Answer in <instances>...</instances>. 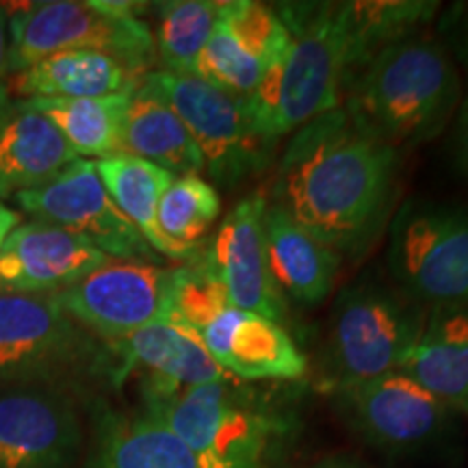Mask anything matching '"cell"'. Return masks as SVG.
Listing matches in <instances>:
<instances>
[{"mask_svg": "<svg viewBox=\"0 0 468 468\" xmlns=\"http://www.w3.org/2000/svg\"><path fill=\"white\" fill-rule=\"evenodd\" d=\"M399 150L373 137L343 107L292 133L280 156L271 204L338 254H356L393 210Z\"/></svg>", "mask_w": 468, "mask_h": 468, "instance_id": "obj_1", "label": "cell"}, {"mask_svg": "<svg viewBox=\"0 0 468 468\" xmlns=\"http://www.w3.org/2000/svg\"><path fill=\"white\" fill-rule=\"evenodd\" d=\"M460 102L458 66L441 39L423 31L378 52L351 79L343 109L360 128L399 150L441 134Z\"/></svg>", "mask_w": 468, "mask_h": 468, "instance_id": "obj_2", "label": "cell"}, {"mask_svg": "<svg viewBox=\"0 0 468 468\" xmlns=\"http://www.w3.org/2000/svg\"><path fill=\"white\" fill-rule=\"evenodd\" d=\"M276 11L292 35V48L248 96L256 128L271 144L343 107L347 87L336 5L292 3Z\"/></svg>", "mask_w": 468, "mask_h": 468, "instance_id": "obj_3", "label": "cell"}, {"mask_svg": "<svg viewBox=\"0 0 468 468\" xmlns=\"http://www.w3.org/2000/svg\"><path fill=\"white\" fill-rule=\"evenodd\" d=\"M169 321L200 336L232 379H297L306 373V356L289 332L278 321L232 306L224 286L200 261L178 267Z\"/></svg>", "mask_w": 468, "mask_h": 468, "instance_id": "obj_4", "label": "cell"}, {"mask_svg": "<svg viewBox=\"0 0 468 468\" xmlns=\"http://www.w3.org/2000/svg\"><path fill=\"white\" fill-rule=\"evenodd\" d=\"M427 308L376 278H362L336 297L327 332V360L336 386L399 371L417 345Z\"/></svg>", "mask_w": 468, "mask_h": 468, "instance_id": "obj_5", "label": "cell"}, {"mask_svg": "<svg viewBox=\"0 0 468 468\" xmlns=\"http://www.w3.org/2000/svg\"><path fill=\"white\" fill-rule=\"evenodd\" d=\"M9 16V76L66 50L115 57L139 76L156 61L152 28L142 17H117L93 0H39L5 5Z\"/></svg>", "mask_w": 468, "mask_h": 468, "instance_id": "obj_6", "label": "cell"}, {"mask_svg": "<svg viewBox=\"0 0 468 468\" xmlns=\"http://www.w3.org/2000/svg\"><path fill=\"white\" fill-rule=\"evenodd\" d=\"M142 85L163 98L183 120L204 156V169L219 186L232 189L267 167L271 144L256 128L248 96H237L197 79L152 69Z\"/></svg>", "mask_w": 468, "mask_h": 468, "instance_id": "obj_7", "label": "cell"}, {"mask_svg": "<svg viewBox=\"0 0 468 468\" xmlns=\"http://www.w3.org/2000/svg\"><path fill=\"white\" fill-rule=\"evenodd\" d=\"M109 365L107 345L98 343L46 295H0V388L57 386L79 368Z\"/></svg>", "mask_w": 468, "mask_h": 468, "instance_id": "obj_8", "label": "cell"}, {"mask_svg": "<svg viewBox=\"0 0 468 468\" xmlns=\"http://www.w3.org/2000/svg\"><path fill=\"white\" fill-rule=\"evenodd\" d=\"M388 267L427 310L468 303V207L410 200L390 221Z\"/></svg>", "mask_w": 468, "mask_h": 468, "instance_id": "obj_9", "label": "cell"}, {"mask_svg": "<svg viewBox=\"0 0 468 468\" xmlns=\"http://www.w3.org/2000/svg\"><path fill=\"white\" fill-rule=\"evenodd\" d=\"M145 410L186 444L200 468H261L267 444L278 430L276 420L232 379L145 401Z\"/></svg>", "mask_w": 468, "mask_h": 468, "instance_id": "obj_10", "label": "cell"}, {"mask_svg": "<svg viewBox=\"0 0 468 468\" xmlns=\"http://www.w3.org/2000/svg\"><path fill=\"white\" fill-rule=\"evenodd\" d=\"M178 269L161 262L109 261L69 289L57 292L61 308L104 345L172 319Z\"/></svg>", "mask_w": 468, "mask_h": 468, "instance_id": "obj_11", "label": "cell"}, {"mask_svg": "<svg viewBox=\"0 0 468 468\" xmlns=\"http://www.w3.org/2000/svg\"><path fill=\"white\" fill-rule=\"evenodd\" d=\"M16 202L35 221L79 234L109 259L161 262L142 232L111 200L93 161L76 159L50 183L16 196Z\"/></svg>", "mask_w": 468, "mask_h": 468, "instance_id": "obj_12", "label": "cell"}, {"mask_svg": "<svg viewBox=\"0 0 468 468\" xmlns=\"http://www.w3.org/2000/svg\"><path fill=\"white\" fill-rule=\"evenodd\" d=\"M292 35L276 9L256 0H226L193 74L237 96H250L289 57Z\"/></svg>", "mask_w": 468, "mask_h": 468, "instance_id": "obj_13", "label": "cell"}, {"mask_svg": "<svg viewBox=\"0 0 468 468\" xmlns=\"http://www.w3.org/2000/svg\"><path fill=\"white\" fill-rule=\"evenodd\" d=\"M349 423L378 447L410 452L438 441L452 410L403 371L336 386Z\"/></svg>", "mask_w": 468, "mask_h": 468, "instance_id": "obj_14", "label": "cell"}, {"mask_svg": "<svg viewBox=\"0 0 468 468\" xmlns=\"http://www.w3.org/2000/svg\"><path fill=\"white\" fill-rule=\"evenodd\" d=\"M79 449V419L61 388H0V468H69Z\"/></svg>", "mask_w": 468, "mask_h": 468, "instance_id": "obj_15", "label": "cell"}, {"mask_svg": "<svg viewBox=\"0 0 468 468\" xmlns=\"http://www.w3.org/2000/svg\"><path fill=\"white\" fill-rule=\"evenodd\" d=\"M265 208L267 200L259 191L234 204L221 221L208 251L200 259L224 286L232 306L259 313L280 324L286 308L282 292L269 271Z\"/></svg>", "mask_w": 468, "mask_h": 468, "instance_id": "obj_16", "label": "cell"}, {"mask_svg": "<svg viewBox=\"0 0 468 468\" xmlns=\"http://www.w3.org/2000/svg\"><path fill=\"white\" fill-rule=\"evenodd\" d=\"M109 261L113 259L79 234L27 221L0 248V295L61 292Z\"/></svg>", "mask_w": 468, "mask_h": 468, "instance_id": "obj_17", "label": "cell"}, {"mask_svg": "<svg viewBox=\"0 0 468 468\" xmlns=\"http://www.w3.org/2000/svg\"><path fill=\"white\" fill-rule=\"evenodd\" d=\"M107 349L115 360L111 367L113 378L122 379L131 371L145 373V401L167 399L191 386L232 379L213 360L200 336L174 321L152 324L124 341L107 345Z\"/></svg>", "mask_w": 468, "mask_h": 468, "instance_id": "obj_18", "label": "cell"}, {"mask_svg": "<svg viewBox=\"0 0 468 468\" xmlns=\"http://www.w3.org/2000/svg\"><path fill=\"white\" fill-rule=\"evenodd\" d=\"M399 371L468 417V303L427 310L423 332Z\"/></svg>", "mask_w": 468, "mask_h": 468, "instance_id": "obj_19", "label": "cell"}, {"mask_svg": "<svg viewBox=\"0 0 468 468\" xmlns=\"http://www.w3.org/2000/svg\"><path fill=\"white\" fill-rule=\"evenodd\" d=\"M76 159L44 115L20 101L0 109V197L44 186Z\"/></svg>", "mask_w": 468, "mask_h": 468, "instance_id": "obj_20", "label": "cell"}, {"mask_svg": "<svg viewBox=\"0 0 468 468\" xmlns=\"http://www.w3.org/2000/svg\"><path fill=\"white\" fill-rule=\"evenodd\" d=\"M265 243L269 271L282 295L303 306H317L330 295L341 254L271 202L265 208Z\"/></svg>", "mask_w": 468, "mask_h": 468, "instance_id": "obj_21", "label": "cell"}, {"mask_svg": "<svg viewBox=\"0 0 468 468\" xmlns=\"http://www.w3.org/2000/svg\"><path fill=\"white\" fill-rule=\"evenodd\" d=\"M144 76L96 50H66L37 61L7 79L9 96L22 101L102 98L134 91Z\"/></svg>", "mask_w": 468, "mask_h": 468, "instance_id": "obj_22", "label": "cell"}, {"mask_svg": "<svg viewBox=\"0 0 468 468\" xmlns=\"http://www.w3.org/2000/svg\"><path fill=\"white\" fill-rule=\"evenodd\" d=\"M93 163L111 200L161 259L191 262L200 256V248H183L169 241L159 226V202L176 178L174 174L133 154H115Z\"/></svg>", "mask_w": 468, "mask_h": 468, "instance_id": "obj_23", "label": "cell"}, {"mask_svg": "<svg viewBox=\"0 0 468 468\" xmlns=\"http://www.w3.org/2000/svg\"><path fill=\"white\" fill-rule=\"evenodd\" d=\"M441 11L434 0H362L336 3L338 22L345 39L347 85L378 52L412 35L423 33L425 25ZM347 90V87H345Z\"/></svg>", "mask_w": 468, "mask_h": 468, "instance_id": "obj_24", "label": "cell"}, {"mask_svg": "<svg viewBox=\"0 0 468 468\" xmlns=\"http://www.w3.org/2000/svg\"><path fill=\"white\" fill-rule=\"evenodd\" d=\"M124 154L154 163L174 176H200L204 156L174 109L139 85L124 120Z\"/></svg>", "mask_w": 468, "mask_h": 468, "instance_id": "obj_25", "label": "cell"}, {"mask_svg": "<svg viewBox=\"0 0 468 468\" xmlns=\"http://www.w3.org/2000/svg\"><path fill=\"white\" fill-rule=\"evenodd\" d=\"M96 468H200L154 412H107L98 423Z\"/></svg>", "mask_w": 468, "mask_h": 468, "instance_id": "obj_26", "label": "cell"}, {"mask_svg": "<svg viewBox=\"0 0 468 468\" xmlns=\"http://www.w3.org/2000/svg\"><path fill=\"white\" fill-rule=\"evenodd\" d=\"M134 91L102 98H37L20 102L44 115L79 159L102 161L124 154V120Z\"/></svg>", "mask_w": 468, "mask_h": 468, "instance_id": "obj_27", "label": "cell"}, {"mask_svg": "<svg viewBox=\"0 0 468 468\" xmlns=\"http://www.w3.org/2000/svg\"><path fill=\"white\" fill-rule=\"evenodd\" d=\"M156 11L154 50L163 72L193 74L219 16L218 0H169Z\"/></svg>", "mask_w": 468, "mask_h": 468, "instance_id": "obj_28", "label": "cell"}, {"mask_svg": "<svg viewBox=\"0 0 468 468\" xmlns=\"http://www.w3.org/2000/svg\"><path fill=\"white\" fill-rule=\"evenodd\" d=\"M221 215L218 186L202 176H176L159 202V226L169 241L200 248Z\"/></svg>", "mask_w": 468, "mask_h": 468, "instance_id": "obj_29", "label": "cell"}, {"mask_svg": "<svg viewBox=\"0 0 468 468\" xmlns=\"http://www.w3.org/2000/svg\"><path fill=\"white\" fill-rule=\"evenodd\" d=\"M438 31L455 66L468 72V3H455L444 11L438 22Z\"/></svg>", "mask_w": 468, "mask_h": 468, "instance_id": "obj_30", "label": "cell"}, {"mask_svg": "<svg viewBox=\"0 0 468 468\" xmlns=\"http://www.w3.org/2000/svg\"><path fill=\"white\" fill-rule=\"evenodd\" d=\"M452 148L455 165L468 178V91L466 96H462L458 113H455Z\"/></svg>", "mask_w": 468, "mask_h": 468, "instance_id": "obj_31", "label": "cell"}, {"mask_svg": "<svg viewBox=\"0 0 468 468\" xmlns=\"http://www.w3.org/2000/svg\"><path fill=\"white\" fill-rule=\"evenodd\" d=\"M9 16L5 5H0V109L11 102L9 90Z\"/></svg>", "mask_w": 468, "mask_h": 468, "instance_id": "obj_32", "label": "cell"}, {"mask_svg": "<svg viewBox=\"0 0 468 468\" xmlns=\"http://www.w3.org/2000/svg\"><path fill=\"white\" fill-rule=\"evenodd\" d=\"M16 226H20V215L14 208H9L7 204L0 202V248L7 241V237L14 232Z\"/></svg>", "mask_w": 468, "mask_h": 468, "instance_id": "obj_33", "label": "cell"}, {"mask_svg": "<svg viewBox=\"0 0 468 468\" xmlns=\"http://www.w3.org/2000/svg\"><path fill=\"white\" fill-rule=\"evenodd\" d=\"M317 468H347V466H335V464H327V466H317Z\"/></svg>", "mask_w": 468, "mask_h": 468, "instance_id": "obj_34", "label": "cell"}]
</instances>
